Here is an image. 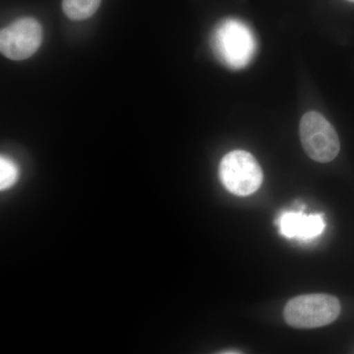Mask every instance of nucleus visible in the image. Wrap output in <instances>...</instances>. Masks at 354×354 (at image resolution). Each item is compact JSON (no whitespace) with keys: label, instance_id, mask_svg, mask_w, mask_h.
I'll return each instance as SVG.
<instances>
[{"label":"nucleus","instance_id":"20e7f679","mask_svg":"<svg viewBox=\"0 0 354 354\" xmlns=\"http://www.w3.org/2000/svg\"><path fill=\"white\" fill-rule=\"evenodd\" d=\"M300 139L305 152L319 162H332L339 152V140L332 124L322 114L309 111L302 116Z\"/></svg>","mask_w":354,"mask_h":354},{"label":"nucleus","instance_id":"0eeeda50","mask_svg":"<svg viewBox=\"0 0 354 354\" xmlns=\"http://www.w3.org/2000/svg\"><path fill=\"white\" fill-rule=\"evenodd\" d=\"M102 0H62V9L69 19L81 21L94 15Z\"/></svg>","mask_w":354,"mask_h":354},{"label":"nucleus","instance_id":"6e6552de","mask_svg":"<svg viewBox=\"0 0 354 354\" xmlns=\"http://www.w3.org/2000/svg\"><path fill=\"white\" fill-rule=\"evenodd\" d=\"M19 177V169L12 160L1 156L0 158V189L12 187Z\"/></svg>","mask_w":354,"mask_h":354},{"label":"nucleus","instance_id":"7ed1b4c3","mask_svg":"<svg viewBox=\"0 0 354 354\" xmlns=\"http://www.w3.org/2000/svg\"><path fill=\"white\" fill-rule=\"evenodd\" d=\"M218 174L225 189L237 196L253 194L263 183L259 162L245 151H232L225 155L221 160Z\"/></svg>","mask_w":354,"mask_h":354},{"label":"nucleus","instance_id":"9d476101","mask_svg":"<svg viewBox=\"0 0 354 354\" xmlns=\"http://www.w3.org/2000/svg\"><path fill=\"white\" fill-rule=\"evenodd\" d=\"M351 1H354V0H351Z\"/></svg>","mask_w":354,"mask_h":354},{"label":"nucleus","instance_id":"f257e3e1","mask_svg":"<svg viewBox=\"0 0 354 354\" xmlns=\"http://www.w3.org/2000/svg\"><path fill=\"white\" fill-rule=\"evenodd\" d=\"M211 44L221 64L234 70L250 64L257 50L254 32L245 23L237 19L223 20L216 26Z\"/></svg>","mask_w":354,"mask_h":354},{"label":"nucleus","instance_id":"1a4fd4ad","mask_svg":"<svg viewBox=\"0 0 354 354\" xmlns=\"http://www.w3.org/2000/svg\"><path fill=\"white\" fill-rule=\"evenodd\" d=\"M225 353V354H227V353H232V354H235V353H241V351H223V353Z\"/></svg>","mask_w":354,"mask_h":354},{"label":"nucleus","instance_id":"39448f33","mask_svg":"<svg viewBox=\"0 0 354 354\" xmlns=\"http://www.w3.org/2000/svg\"><path fill=\"white\" fill-rule=\"evenodd\" d=\"M41 41V26L30 17L14 21L0 32V50L9 59L24 60L31 57L39 50Z\"/></svg>","mask_w":354,"mask_h":354},{"label":"nucleus","instance_id":"f03ea898","mask_svg":"<svg viewBox=\"0 0 354 354\" xmlns=\"http://www.w3.org/2000/svg\"><path fill=\"white\" fill-rule=\"evenodd\" d=\"M341 313V304L330 295H306L292 298L286 305V322L297 329L324 327Z\"/></svg>","mask_w":354,"mask_h":354},{"label":"nucleus","instance_id":"423d86ee","mask_svg":"<svg viewBox=\"0 0 354 354\" xmlns=\"http://www.w3.org/2000/svg\"><path fill=\"white\" fill-rule=\"evenodd\" d=\"M279 234L286 239L311 241L320 236L325 230L326 223L321 214L306 215L302 211L285 212L277 221Z\"/></svg>","mask_w":354,"mask_h":354}]
</instances>
